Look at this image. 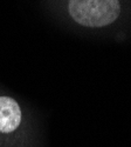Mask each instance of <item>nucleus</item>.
Here are the masks:
<instances>
[{
  "label": "nucleus",
  "instance_id": "f257e3e1",
  "mask_svg": "<svg viewBox=\"0 0 131 147\" xmlns=\"http://www.w3.org/2000/svg\"><path fill=\"white\" fill-rule=\"evenodd\" d=\"M69 14L86 27H104L112 24L121 13L118 0H69Z\"/></svg>",
  "mask_w": 131,
  "mask_h": 147
},
{
  "label": "nucleus",
  "instance_id": "f03ea898",
  "mask_svg": "<svg viewBox=\"0 0 131 147\" xmlns=\"http://www.w3.org/2000/svg\"><path fill=\"white\" fill-rule=\"evenodd\" d=\"M21 118L19 104L9 96H0V133L15 132L21 124Z\"/></svg>",
  "mask_w": 131,
  "mask_h": 147
}]
</instances>
